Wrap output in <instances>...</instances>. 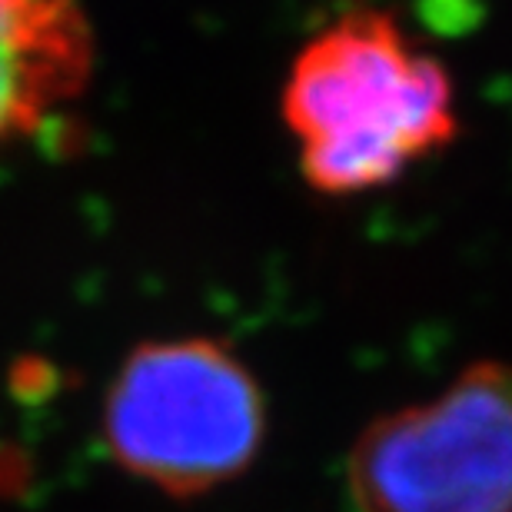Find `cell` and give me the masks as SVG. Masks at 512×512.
<instances>
[{"instance_id": "obj_1", "label": "cell", "mask_w": 512, "mask_h": 512, "mask_svg": "<svg viewBox=\"0 0 512 512\" xmlns=\"http://www.w3.org/2000/svg\"><path fill=\"white\" fill-rule=\"evenodd\" d=\"M283 120L313 190H380L456 137L453 80L389 14L350 10L296 54Z\"/></svg>"}, {"instance_id": "obj_2", "label": "cell", "mask_w": 512, "mask_h": 512, "mask_svg": "<svg viewBox=\"0 0 512 512\" xmlns=\"http://www.w3.org/2000/svg\"><path fill=\"white\" fill-rule=\"evenodd\" d=\"M263 436L266 399L253 370L207 336L137 346L104 399L114 463L177 499L240 479Z\"/></svg>"}, {"instance_id": "obj_3", "label": "cell", "mask_w": 512, "mask_h": 512, "mask_svg": "<svg viewBox=\"0 0 512 512\" xmlns=\"http://www.w3.org/2000/svg\"><path fill=\"white\" fill-rule=\"evenodd\" d=\"M346 489L360 512H512V363H469L439 396L376 416Z\"/></svg>"}, {"instance_id": "obj_4", "label": "cell", "mask_w": 512, "mask_h": 512, "mask_svg": "<svg viewBox=\"0 0 512 512\" xmlns=\"http://www.w3.org/2000/svg\"><path fill=\"white\" fill-rule=\"evenodd\" d=\"M94 74L80 0H0V147L74 104Z\"/></svg>"}]
</instances>
